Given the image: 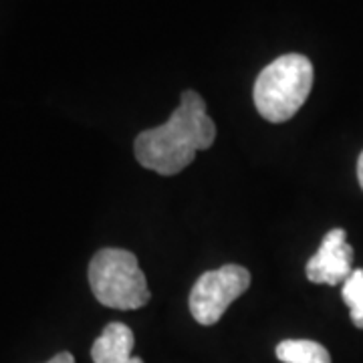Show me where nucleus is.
<instances>
[{"mask_svg":"<svg viewBox=\"0 0 363 363\" xmlns=\"http://www.w3.org/2000/svg\"><path fill=\"white\" fill-rule=\"evenodd\" d=\"M133 350V331L123 323H109L91 347L93 363H128Z\"/></svg>","mask_w":363,"mask_h":363,"instance_id":"obj_6","label":"nucleus"},{"mask_svg":"<svg viewBox=\"0 0 363 363\" xmlns=\"http://www.w3.org/2000/svg\"><path fill=\"white\" fill-rule=\"evenodd\" d=\"M351 260L353 248L347 245V234L343 228H333L307 262V279L319 285H343L353 272Z\"/></svg>","mask_w":363,"mask_h":363,"instance_id":"obj_5","label":"nucleus"},{"mask_svg":"<svg viewBox=\"0 0 363 363\" xmlns=\"http://www.w3.org/2000/svg\"><path fill=\"white\" fill-rule=\"evenodd\" d=\"M128 363H143V362H142V359H140V357H131V359Z\"/></svg>","mask_w":363,"mask_h":363,"instance_id":"obj_11","label":"nucleus"},{"mask_svg":"<svg viewBox=\"0 0 363 363\" xmlns=\"http://www.w3.org/2000/svg\"><path fill=\"white\" fill-rule=\"evenodd\" d=\"M216 140V125L206 104L196 91H184L180 105L164 125L142 131L135 138V157L143 168L162 176L180 174L194 162L198 150H208Z\"/></svg>","mask_w":363,"mask_h":363,"instance_id":"obj_1","label":"nucleus"},{"mask_svg":"<svg viewBox=\"0 0 363 363\" xmlns=\"http://www.w3.org/2000/svg\"><path fill=\"white\" fill-rule=\"evenodd\" d=\"M47 363H75V357H73L69 351H63V353H57L51 362H47Z\"/></svg>","mask_w":363,"mask_h":363,"instance_id":"obj_9","label":"nucleus"},{"mask_svg":"<svg viewBox=\"0 0 363 363\" xmlns=\"http://www.w3.org/2000/svg\"><path fill=\"white\" fill-rule=\"evenodd\" d=\"M357 178H359V186H362L363 190V152L362 156H359V162H357Z\"/></svg>","mask_w":363,"mask_h":363,"instance_id":"obj_10","label":"nucleus"},{"mask_svg":"<svg viewBox=\"0 0 363 363\" xmlns=\"http://www.w3.org/2000/svg\"><path fill=\"white\" fill-rule=\"evenodd\" d=\"M277 357L283 363H331V355L321 343L309 339H286L277 345Z\"/></svg>","mask_w":363,"mask_h":363,"instance_id":"obj_7","label":"nucleus"},{"mask_svg":"<svg viewBox=\"0 0 363 363\" xmlns=\"http://www.w3.org/2000/svg\"><path fill=\"white\" fill-rule=\"evenodd\" d=\"M89 285L101 305L119 311L140 309L150 301L138 257L123 248H101L91 259Z\"/></svg>","mask_w":363,"mask_h":363,"instance_id":"obj_3","label":"nucleus"},{"mask_svg":"<svg viewBox=\"0 0 363 363\" xmlns=\"http://www.w3.org/2000/svg\"><path fill=\"white\" fill-rule=\"evenodd\" d=\"M341 297L350 307L351 321L363 329V269H355L341 286Z\"/></svg>","mask_w":363,"mask_h":363,"instance_id":"obj_8","label":"nucleus"},{"mask_svg":"<svg viewBox=\"0 0 363 363\" xmlns=\"http://www.w3.org/2000/svg\"><path fill=\"white\" fill-rule=\"evenodd\" d=\"M313 87V65L305 55L289 52L267 65L255 83L257 111L272 123H283L307 101Z\"/></svg>","mask_w":363,"mask_h":363,"instance_id":"obj_2","label":"nucleus"},{"mask_svg":"<svg viewBox=\"0 0 363 363\" xmlns=\"http://www.w3.org/2000/svg\"><path fill=\"white\" fill-rule=\"evenodd\" d=\"M250 286V272L240 264H224L204 272L190 293V313L200 325L220 321L224 311Z\"/></svg>","mask_w":363,"mask_h":363,"instance_id":"obj_4","label":"nucleus"}]
</instances>
